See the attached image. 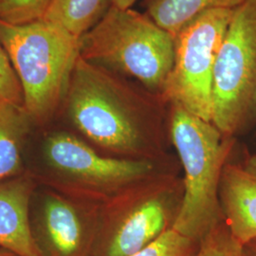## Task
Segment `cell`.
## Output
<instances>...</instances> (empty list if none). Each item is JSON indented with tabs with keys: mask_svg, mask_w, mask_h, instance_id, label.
<instances>
[{
	"mask_svg": "<svg viewBox=\"0 0 256 256\" xmlns=\"http://www.w3.org/2000/svg\"><path fill=\"white\" fill-rule=\"evenodd\" d=\"M0 41L21 84L24 108L34 124H45L64 102L79 40L42 19L26 25L0 20Z\"/></svg>",
	"mask_w": 256,
	"mask_h": 256,
	"instance_id": "obj_1",
	"label": "cell"
},
{
	"mask_svg": "<svg viewBox=\"0 0 256 256\" xmlns=\"http://www.w3.org/2000/svg\"><path fill=\"white\" fill-rule=\"evenodd\" d=\"M174 37L147 14L112 6L79 40L82 59L164 92L174 64Z\"/></svg>",
	"mask_w": 256,
	"mask_h": 256,
	"instance_id": "obj_2",
	"label": "cell"
},
{
	"mask_svg": "<svg viewBox=\"0 0 256 256\" xmlns=\"http://www.w3.org/2000/svg\"><path fill=\"white\" fill-rule=\"evenodd\" d=\"M171 134L185 171V192L172 228L196 241L218 224L220 178L232 144L212 122L176 104Z\"/></svg>",
	"mask_w": 256,
	"mask_h": 256,
	"instance_id": "obj_3",
	"label": "cell"
},
{
	"mask_svg": "<svg viewBox=\"0 0 256 256\" xmlns=\"http://www.w3.org/2000/svg\"><path fill=\"white\" fill-rule=\"evenodd\" d=\"M74 126L96 144L119 153L140 142L142 104L112 72L79 55L64 99Z\"/></svg>",
	"mask_w": 256,
	"mask_h": 256,
	"instance_id": "obj_4",
	"label": "cell"
},
{
	"mask_svg": "<svg viewBox=\"0 0 256 256\" xmlns=\"http://www.w3.org/2000/svg\"><path fill=\"white\" fill-rule=\"evenodd\" d=\"M256 115V0L234 10L214 68L212 124L230 138Z\"/></svg>",
	"mask_w": 256,
	"mask_h": 256,
	"instance_id": "obj_5",
	"label": "cell"
},
{
	"mask_svg": "<svg viewBox=\"0 0 256 256\" xmlns=\"http://www.w3.org/2000/svg\"><path fill=\"white\" fill-rule=\"evenodd\" d=\"M236 9H216L192 19L174 36V64L164 96L212 122L214 68Z\"/></svg>",
	"mask_w": 256,
	"mask_h": 256,
	"instance_id": "obj_6",
	"label": "cell"
},
{
	"mask_svg": "<svg viewBox=\"0 0 256 256\" xmlns=\"http://www.w3.org/2000/svg\"><path fill=\"white\" fill-rule=\"evenodd\" d=\"M46 164L56 174L59 189L72 187L111 191L146 176L152 165L146 160L106 158L72 134L57 131L44 144Z\"/></svg>",
	"mask_w": 256,
	"mask_h": 256,
	"instance_id": "obj_7",
	"label": "cell"
},
{
	"mask_svg": "<svg viewBox=\"0 0 256 256\" xmlns=\"http://www.w3.org/2000/svg\"><path fill=\"white\" fill-rule=\"evenodd\" d=\"M39 198L32 229L41 256H81L86 230L77 206L54 188L43 191Z\"/></svg>",
	"mask_w": 256,
	"mask_h": 256,
	"instance_id": "obj_8",
	"label": "cell"
},
{
	"mask_svg": "<svg viewBox=\"0 0 256 256\" xmlns=\"http://www.w3.org/2000/svg\"><path fill=\"white\" fill-rule=\"evenodd\" d=\"M220 202L232 236L243 246L256 240V156L242 162L225 164Z\"/></svg>",
	"mask_w": 256,
	"mask_h": 256,
	"instance_id": "obj_9",
	"label": "cell"
},
{
	"mask_svg": "<svg viewBox=\"0 0 256 256\" xmlns=\"http://www.w3.org/2000/svg\"><path fill=\"white\" fill-rule=\"evenodd\" d=\"M36 183L28 172L0 182V248L16 256H42L30 216Z\"/></svg>",
	"mask_w": 256,
	"mask_h": 256,
	"instance_id": "obj_10",
	"label": "cell"
},
{
	"mask_svg": "<svg viewBox=\"0 0 256 256\" xmlns=\"http://www.w3.org/2000/svg\"><path fill=\"white\" fill-rule=\"evenodd\" d=\"M166 212L158 200L135 207L120 221L106 248L104 256H131L148 246L165 230Z\"/></svg>",
	"mask_w": 256,
	"mask_h": 256,
	"instance_id": "obj_11",
	"label": "cell"
},
{
	"mask_svg": "<svg viewBox=\"0 0 256 256\" xmlns=\"http://www.w3.org/2000/svg\"><path fill=\"white\" fill-rule=\"evenodd\" d=\"M32 124L23 106L0 104V182L23 173L22 150Z\"/></svg>",
	"mask_w": 256,
	"mask_h": 256,
	"instance_id": "obj_12",
	"label": "cell"
},
{
	"mask_svg": "<svg viewBox=\"0 0 256 256\" xmlns=\"http://www.w3.org/2000/svg\"><path fill=\"white\" fill-rule=\"evenodd\" d=\"M245 0H146L147 16L173 36L210 10L236 9Z\"/></svg>",
	"mask_w": 256,
	"mask_h": 256,
	"instance_id": "obj_13",
	"label": "cell"
},
{
	"mask_svg": "<svg viewBox=\"0 0 256 256\" xmlns=\"http://www.w3.org/2000/svg\"><path fill=\"white\" fill-rule=\"evenodd\" d=\"M113 0H54L44 20L81 39L112 7Z\"/></svg>",
	"mask_w": 256,
	"mask_h": 256,
	"instance_id": "obj_14",
	"label": "cell"
},
{
	"mask_svg": "<svg viewBox=\"0 0 256 256\" xmlns=\"http://www.w3.org/2000/svg\"><path fill=\"white\" fill-rule=\"evenodd\" d=\"M54 0H0V20L10 25H26L42 20Z\"/></svg>",
	"mask_w": 256,
	"mask_h": 256,
	"instance_id": "obj_15",
	"label": "cell"
},
{
	"mask_svg": "<svg viewBox=\"0 0 256 256\" xmlns=\"http://www.w3.org/2000/svg\"><path fill=\"white\" fill-rule=\"evenodd\" d=\"M194 242L196 240L171 227L131 256H191Z\"/></svg>",
	"mask_w": 256,
	"mask_h": 256,
	"instance_id": "obj_16",
	"label": "cell"
},
{
	"mask_svg": "<svg viewBox=\"0 0 256 256\" xmlns=\"http://www.w3.org/2000/svg\"><path fill=\"white\" fill-rule=\"evenodd\" d=\"M244 246L232 236L228 227L218 224L202 239L194 256H243Z\"/></svg>",
	"mask_w": 256,
	"mask_h": 256,
	"instance_id": "obj_17",
	"label": "cell"
},
{
	"mask_svg": "<svg viewBox=\"0 0 256 256\" xmlns=\"http://www.w3.org/2000/svg\"><path fill=\"white\" fill-rule=\"evenodd\" d=\"M0 104H10L24 108L22 88L16 74L0 41Z\"/></svg>",
	"mask_w": 256,
	"mask_h": 256,
	"instance_id": "obj_18",
	"label": "cell"
},
{
	"mask_svg": "<svg viewBox=\"0 0 256 256\" xmlns=\"http://www.w3.org/2000/svg\"><path fill=\"white\" fill-rule=\"evenodd\" d=\"M137 0H113L112 6L119 9H129L131 8Z\"/></svg>",
	"mask_w": 256,
	"mask_h": 256,
	"instance_id": "obj_19",
	"label": "cell"
},
{
	"mask_svg": "<svg viewBox=\"0 0 256 256\" xmlns=\"http://www.w3.org/2000/svg\"><path fill=\"white\" fill-rule=\"evenodd\" d=\"M243 256H256V240H254L244 246Z\"/></svg>",
	"mask_w": 256,
	"mask_h": 256,
	"instance_id": "obj_20",
	"label": "cell"
},
{
	"mask_svg": "<svg viewBox=\"0 0 256 256\" xmlns=\"http://www.w3.org/2000/svg\"><path fill=\"white\" fill-rule=\"evenodd\" d=\"M0 256H18L12 252H10L6 250H3V248H0Z\"/></svg>",
	"mask_w": 256,
	"mask_h": 256,
	"instance_id": "obj_21",
	"label": "cell"
}]
</instances>
